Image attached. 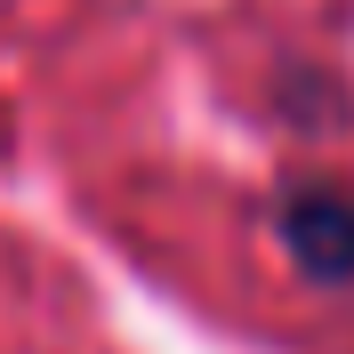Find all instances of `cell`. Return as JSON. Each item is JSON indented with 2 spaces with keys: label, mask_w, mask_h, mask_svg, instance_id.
Listing matches in <instances>:
<instances>
[{
  "label": "cell",
  "mask_w": 354,
  "mask_h": 354,
  "mask_svg": "<svg viewBox=\"0 0 354 354\" xmlns=\"http://www.w3.org/2000/svg\"><path fill=\"white\" fill-rule=\"evenodd\" d=\"M282 242L298 258V274L314 282H354V194L330 185H298L282 201Z\"/></svg>",
  "instance_id": "1"
}]
</instances>
